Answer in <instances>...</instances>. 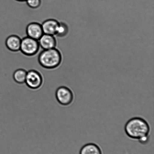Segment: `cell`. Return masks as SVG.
Here are the masks:
<instances>
[{
  "label": "cell",
  "mask_w": 154,
  "mask_h": 154,
  "mask_svg": "<svg viewBox=\"0 0 154 154\" xmlns=\"http://www.w3.org/2000/svg\"><path fill=\"white\" fill-rule=\"evenodd\" d=\"M80 154H102V152L97 145L90 143L85 145L82 147Z\"/></svg>",
  "instance_id": "obj_10"
},
{
  "label": "cell",
  "mask_w": 154,
  "mask_h": 154,
  "mask_svg": "<svg viewBox=\"0 0 154 154\" xmlns=\"http://www.w3.org/2000/svg\"><path fill=\"white\" fill-rule=\"evenodd\" d=\"M40 48L43 50L56 48L57 41L55 36L43 34L38 40Z\"/></svg>",
  "instance_id": "obj_7"
},
{
  "label": "cell",
  "mask_w": 154,
  "mask_h": 154,
  "mask_svg": "<svg viewBox=\"0 0 154 154\" xmlns=\"http://www.w3.org/2000/svg\"><path fill=\"white\" fill-rule=\"evenodd\" d=\"M26 32L27 36L37 40L44 34L41 24L36 22L28 24Z\"/></svg>",
  "instance_id": "obj_6"
},
{
  "label": "cell",
  "mask_w": 154,
  "mask_h": 154,
  "mask_svg": "<svg viewBox=\"0 0 154 154\" xmlns=\"http://www.w3.org/2000/svg\"><path fill=\"white\" fill-rule=\"evenodd\" d=\"M38 40L26 36L21 40L20 51L27 56H33L38 52L40 49Z\"/></svg>",
  "instance_id": "obj_3"
},
{
  "label": "cell",
  "mask_w": 154,
  "mask_h": 154,
  "mask_svg": "<svg viewBox=\"0 0 154 154\" xmlns=\"http://www.w3.org/2000/svg\"><path fill=\"white\" fill-rule=\"evenodd\" d=\"M16 1L20 2H26V0H16Z\"/></svg>",
  "instance_id": "obj_14"
},
{
  "label": "cell",
  "mask_w": 154,
  "mask_h": 154,
  "mask_svg": "<svg viewBox=\"0 0 154 154\" xmlns=\"http://www.w3.org/2000/svg\"><path fill=\"white\" fill-rule=\"evenodd\" d=\"M125 132L132 139L138 140L140 143L148 142L150 127L148 122L140 117H134L128 120L125 125Z\"/></svg>",
  "instance_id": "obj_1"
},
{
  "label": "cell",
  "mask_w": 154,
  "mask_h": 154,
  "mask_svg": "<svg viewBox=\"0 0 154 154\" xmlns=\"http://www.w3.org/2000/svg\"><path fill=\"white\" fill-rule=\"evenodd\" d=\"M22 39L16 35H12L6 39L5 45L8 49L13 52L20 51Z\"/></svg>",
  "instance_id": "obj_9"
},
{
  "label": "cell",
  "mask_w": 154,
  "mask_h": 154,
  "mask_svg": "<svg viewBox=\"0 0 154 154\" xmlns=\"http://www.w3.org/2000/svg\"><path fill=\"white\" fill-rule=\"evenodd\" d=\"M25 82L30 88L34 89L38 88L42 84V75L38 71L31 69L27 72Z\"/></svg>",
  "instance_id": "obj_5"
},
{
  "label": "cell",
  "mask_w": 154,
  "mask_h": 154,
  "mask_svg": "<svg viewBox=\"0 0 154 154\" xmlns=\"http://www.w3.org/2000/svg\"><path fill=\"white\" fill-rule=\"evenodd\" d=\"M27 72L25 69L19 68L14 72L13 77L15 81L19 83H25L26 79Z\"/></svg>",
  "instance_id": "obj_11"
},
{
  "label": "cell",
  "mask_w": 154,
  "mask_h": 154,
  "mask_svg": "<svg viewBox=\"0 0 154 154\" xmlns=\"http://www.w3.org/2000/svg\"><path fill=\"white\" fill-rule=\"evenodd\" d=\"M69 27L66 23L59 22L55 36L62 37L66 36L69 32Z\"/></svg>",
  "instance_id": "obj_12"
},
{
  "label": "cell",
  "mask_w": 154,
  "mask_h": 154,
  "mask_svg": "<svg viewBox=\"0 0 154 154\" xmlns=\"http://www.w3.org/2000/svg\"><path fill=\"white\" fill-rule=\"evenodd\" d=\"M59 22L54 19H48L41 24L44 34L55 36Z\"/></svg>",
  "instance_id": "obj_8"
},
{
  "label": "cell",
  "mask_w": 154,
  "mask_h": 154,
  "mask_svg": "<svg viewBox=\"0 0 154 154\" xmlns=\"http://www.w3.org/2000/svg\"><path fill=\"white\" fill-rule=\"evenodd\" d=\"M57 100L64 105H71L75 100V96L70 89L66 87H61L57 90L56 93Z\"/></svg>",
  "instance_id": "obj_4"
},
{
  "label": "cell",
  "mask_w": 154,
  "mask_h": 154,
  "mask_svg": "<svg viewBox=\"0 0 154 154\" xmlns=\"http://www.w3.org/2000/svg\"><path fill=\"white\" fill-rule=\"evenodd\" d=\"M62 60L61 53L56 48L43 50L40 52L38 57L40 65L47 69H53L59 67Z\"/></svg>",
  "instance_id": "obj_2"
},
{
  "label": "cell",
  "mask_w": 154,
  "mask_h": 154,
  "mask_svg": "<svg viewBox=\"0 0 154 154\" xmlns=\"http://www.w3.org/2000/svg\"><path fill=\"white\" fill-rule=\"evenodd\" d=\"M26 2L30 8L35 9L40 7L42 4V0H26Z\"/></svg>",
  "instance_id": "obj_13"
}]
</instances>
